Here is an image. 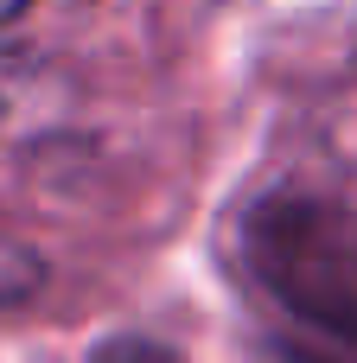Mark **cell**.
<instances>
[{"mask_svg": "<svg viewBox=\"0 0 357 363\" xmlns=\"http://www.w3.org/2000/svg\"><path fill=\"white\" fill-rule=\"evenodd\" d=\"M243 268L281 332L357 325V211L313 191H268L243 217Z\"/></svg>", "mask_w": 357, "mask_h": 363, "instance_id": "obj_1", "label": "cell"}, {"mask_svg": "<svg viewBox=\"0 0 357 363\" xmlns=\"http://www.w3.org/2000/svg\"><path fill=\"white\" fill-rule=\"evenodd\" d=\"M38 294H45V255L0 230V313H6V306H26V300H38Z\"/></svg>", "mask_w": 357, "mask_h": 363, "instance_id": "obj_2", "label": "cell"}, {"mask_svg": "<svg viewBox=\"0 0 357 363\" xmlns=\"http://www.w3.org/2000/svg\"><path fill=\"white\" fill-rule=\"evenodd\" d=\"M268 351L281 363H357V325L351 332H275Z\"/></svg>", "mask_w": 357, "mask_h": 363, "instance_id": "obj_3", "label": "cell"}, {"mask_svg": "<svg viewBox=\"0 0 357 363\" xmlns=\"http://www.w3.org/2000/svg\"><path fill=\"white\" fill-rule=\"evenodd\" d=\"M89 363H185L172 345H160V338H141V332H121V338H102Z\"/></svg>", "mask_w": 357, "mask_h": 363, "instance_id": "obj_4", "label": "cell"}, {"mask_svg": "<svg viewBox=\"0 0 357 363\" xmlns=\"http://www.w3.org/2000/svg\"><path fill=\"white\" fill-rule=\"evenodd\" d=\"M26 6H32V0H0V26H13V19H19Z\"/></svg>", "mask_w": 357, "mask_h": 363, "instance_id": "obj_5", "label": "cell"}, {"mask_svg": "<svg viewBox=\"0 0 357 363\" xmlns=\"http://www.w3.org/2000/svg\"><path fill=\"white\" fill-rule=\"evenodd\" d=\"M0 128H6V96H0Z\"/></svg>", "mask_w": 357, "mask_h": 363, "instance_id": "obj_6", "label": "cell"}]
</instances>
